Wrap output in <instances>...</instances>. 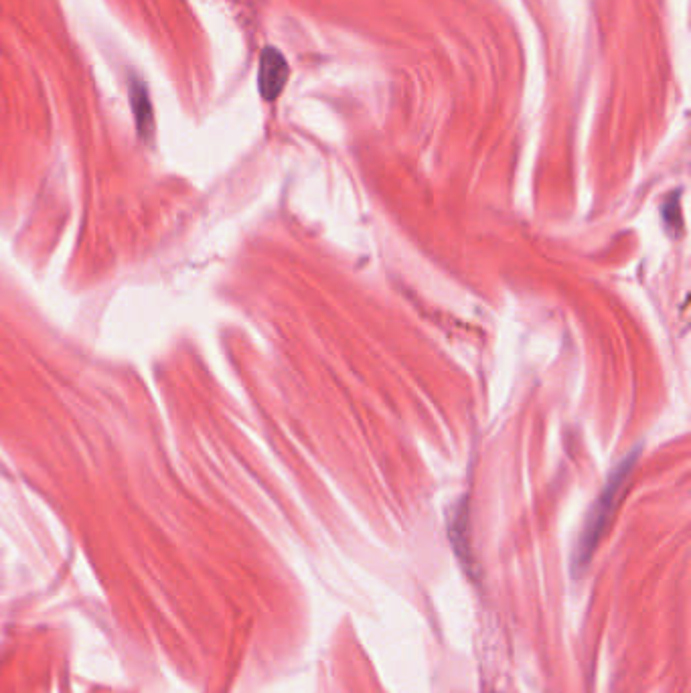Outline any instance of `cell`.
I'll return each mask as SVG.
<instances>
[{"mask_svg": "<svg viewBox=\"0 0 691 693\" xmlns=\"http://www.w3.org/2000/svg\"><path fill=\"white\" fill-rule=\"evenodd\" d=\"M639 456H641V446H637L631 454H627L608 475V481H606L604 489L600 491L598 499L594 501V505H592V509L584 521L582 533L578 537L574 560H572L574 572H582L590 564V560H592V556L600 544V539H602V535H604V531H606V527L614 515V509H617V505L623 497V491H625V487H627V483H629V479L637 467Z\"/></svg>", "mask_w": 691, "mask_h": 693, "instance_id": "cell-1", "label": "cell"}, {"mask_svg": "<svg viewBox=\"0 0 691 693\" xmlns=\"http://www.w3.org/2000/svg\"><path fill=\"white\" fill-rule=\"evenodd\" d=\"M286 80H288V63L284 55L274 47H266L260 55V73H258V86H260L262 98L268 102L276 100L282 94Z\"/></svg>", "mask_w": 691, "mask_h": 693, "instance_id": "cell-2", "label": "cell"}, {"mask_svg": "<svg viewBox=\"0 0 691 693\" xmlns=\"http://www.w3.org/2000/svg\"><path fill=\"white\" fill-rule=\"evenodd\" d=\"M128 96H130V106L136 118V128L142 138H150L155 132V114H152V104L148 96L146 84L140 77H130L128 82Z\"/></svg>", "mask_w": 691, "mask_h": 693, "instance_id": "cell-3", "label": "cell"}, {"mask_svg": "<svg viewBox=\"0 0 691 693\" xmlns=\"http://www.w3.org/2000/svg\"><path fill=\"white\" fill-rule=\"evenodd\" d=\"M448 535L456 556L463 560V564L471 570L473 568V554L469 544V507L467 501L454 507L450 521H448Z\"/></svg>", "mask_w": 691, "mask_h": 693, "instance_id": "cell-4", "label": "cell"}, {"mask_svg": "<svg viewBox=\"0 0 691 693\" xmlns=\"http://www.w3.org/2000/svg\"><path fill=\"white\" fill-rule=\"evenodd\" d=\"M663 217L669 225H679L681 223V217H679V201L677 199H669V203H665L663 207Z\"/></svg>", "mask_w": 691, "mask_h": 693, "instance_id": "cell-5", "label": "cell"}]
</instances>
